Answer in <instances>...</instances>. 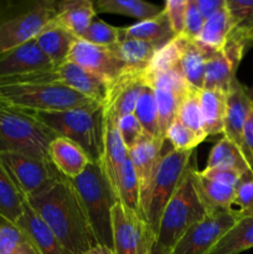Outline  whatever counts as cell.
<instances>
[{
	"mask_svg": "<svg viewBox=\"0 0 253 254\" xmlns=\"http://www.w3.org/2000/svg\"><path fill=\"white\" fill-rule=\"evenodd\" d=\"M198 94L203 130L206 135L223 133L227 109V92L220 89H200Z\"/></svg>",
	"mask_w": 253,
	"mask_h": 254,
	"instance_id": "83f0119b",
	"label": "cell"
},
{
	"mask_svg": "<svg viewBox=\"0 0 253 254\" xmlns=\"http://www.w3.org/2000/svg\"><path fill=\"white\" fill-rule=\"evenodd\" d=\"M56 7V0H0V55L36 39Z\"/></svg>",
	"mask_w": 253,
	"mask_h": 254,
	"instance_id": "3957f363",
	"label": "cell"
},
{
	"mask_svg": "<svg viewBox=\"0 0 253 254\" xmlns=\"http://www.w3.org/2000/svg\"><path fill=\"white\" fill-rule=\"evenodd\" d=\"M24 197L19 193L0 163V220L15 223L24 211Z\"/></svg>",
	"mask_w": 253,
	"mask_h": 254,
	"instance_id": "d590c367",
	"label": "cell"
},
{
	"mask_svg": "<svg viewBox=\"0 0 253 254\" xmlns=\"http://www.w3.org/2000/svg\"><path fill=\"white\" fill-rule=\"evenodd\" d=\"M252 106L253 103L247 94V87L243 86L237 78L233 79L227 92V109H226L223 136L233 141L242 150L245 156L243 128Z\"/></svg>",
	"mask_w": 253,
	"mask_h": 254,
	"instance_id": "ac0fdd59",
	"label": "cell"
},
{
	"mask_svg": "<svg viewBox=\"0 0 253 254\" xmlns=\"http://www.w3.org/2000/svg\"><path fill=\"white\" fill-rule=\"evenodd\" d=\"M117 124H118L119 133H121L126 149L133 145L143 134H145L134 113L117 119Z\"/></svg>",
	"mask_w": 253,
	"mask_h": 254,
	"instance_id": "f6af8a7d",
	"label": "cell"
},
{
	"mask_svg": "<svg viewBox=\"0 0 253 254\" xmlns=\"http://www.w3.org/2000/svg\"><path fill=\"white\" fill-rule=\"evenodd\" d=\"M134 114H135L136 119L139 121L146 135L165 141L160 131L159 112L158 106H156L155 94H154L153 87L148 82H146L143 91H141L138 103H136L135 109H134Z\"/></svg>",
	"mask_w": 253,
	"mask_h": 254,
	"instance_id": "e575fe53",
	"label": "cell"
},
{
	"mask_svg": "<svg viewBox=\"0 0 253 254\" xmlns=\"http://www.w3.org/2000/svg\"><path fill=\"white\" fill-rule=\"evenodd\" d=\"M247 94H248V97H250L251 102L253 103V86L251 87V88H247Z\"/></svg>",
	"mask_w": 253,
	"mask_h": 254,
	"instance_id": "816d5d0a",
	"label": "cell"
},
{
	"mask_svg": "<svg viewBox=\"0 0 253 254\" xmlns=\"http://www.w3.org/2000/svg\"><path fill=\"white\" fill-rule=\"evenodd\" d=\"M66 61H71L87 71L97 74L109 84L124 73V66L112 47L96 46L77 39L72 45Z\"/></svg>",
	"mask_w": 253,
	"mask_h": 254,
	"instance_id": "4fadbf2b",
	"label": "cell"
},
{
	"mask_svg": "<svg viewBox=\"0 0 253 254\" xmlns=\"http://www.w3.org/2000/svg\"><path fill=\"white\" fill-rule=\"evenodd\" d=\"M77 40L76 36L62 29L59 25L50 22L35 39L45 56L51 61L54 67L63 64L68 57L72 45Z\"/></svg>",
	"mask_w": 253,
	"mask_h": 254,
	"instance_id": "484cf974",
	"label": "cell"
},
{
	"mask_svg": "<svg viewBox=\"0 0 253 254\" xmlns=\"http://www.w3.org/2000/svg\"><path fill=\"white\" fill-rule=\"evenodd\" d=\"M57 136L74 141L86 150L93 161L102 154L103 104L92 103L78 108L60 112L30 113Z\"/></svg>",
	"mask_w": 253,
	"mask_h": 254,
	"instance_id": "5b68a950",
	"label": "cell"
},
{
	"mask_svg": "<svg viewBox=\"0 0 253 254\" xmlns=\"http://www.w3.org/2000/svg\"><path fill=\"white\" fill-rule=\"evenodd\" d=\"M243 145H245L246 158L253 166V106L243 128Z\"/></svg>",
	"mask_w": 253,
	"mask_h": 254,
	"instance_id": "7dc6e473",
	"label": "cell"
},
{
	"mask_svg": "<svg viewBox=\"0 0 253 254\" xmlns=\"http://www.w3.org/2000/svg\"><path fill=\"white\" fill-rule=\"evenodd\" d=\"M232 20L227 44L246 54L253 45V0H226Z\"/></svg>",
	"mask_w": 253,
	"mask_h": 254,
	"instance_id": "d4e9b609",
	"label": "cell"
},
{
	"mask_svg": "<svg viewBox=\"0 0 253 254\" xmlns=\"http://www.w3.org/2000/svg\"><path fill=\"white\" fill-rule=\"evenodd\" d=\"M193 184L198 196L208 213L221 210H232L235 202L236 188L210 180L193 169Z\"/></svg>",
	"mask_w": 253,
	"mask_h": 254,
	"instance_id": "4316f807",
	"label": "cell"
},
{
	"mask_svg": "<svg viewBox=\"0 0 253 254\" xmlns=\"http://www.w3.org/2000/svg\"><path fill=\"white\" fill-rule=\"evenodd\" d=\"M180 45V67L184 77L192 88L202 89L206 64L215 51L196 40L176 37Z\"/></svg>",
	"mask_w": 253,
	"mask_h": 254,
	"instance_id": "603a6c76",
	"label": "cell"
},
{
	"mask_svg": "<svg viewBox=\"0 0 253 254\" xmlns=\"http://www.w3.org/2000/svg\"><path fill=\"white\" fill-rule=\"evenodd\" d=\"M71 181L86 211L97 243L113 250L111 212L119 201L99 161H92L83 174Z\"/></svg>",
	"mask_w": 253,
	"mask_h": 254,
	"instance_id": "277c9868",
	"label": "cell"
},
{
	"mask_svg": "<svg viewBox=\"0 0 253 254\" xmlns=\"http://www.w3.org/2000/svg\"><path fill=\"white\" fill-rule=\"evenodd\" d=\"M238 64L223 50L215 51L206 64L202 89H220L228 92L236 77Z\"/></svg>",
	"mask_w": 253,
	"mask_h": 254,
	"instance_id": "f546056e",
	"label": "cell"
},
{
	"mask_svg": "<svg viewBox=\"0 0 253 254\" xmlns=\"http://www.w3.org/2000/svg\"><path fill=\"white\" fill-rule=\"evenodd\" d=\"M51 68H54V64L40 50L35 40L0 55V79L14 78Z\"/></svg>",
	"mask_w": 253,
	"mask_h": 254,
	"instance_id": "e0dca14e",
	"label": "cell"
},
{
	"mask_svg": "<svg viewBox=\"0 0 253 254\" xmlns=\"http://www.w3.org/2000/svg\"><path fill=\"white\" fill-rule=\"evenodd\" d=\"M56 136L30 113L0 104V153L15 151L49 159V145Z\"/></svg>",
	"mask_w": 253,
	"mask_h": 254,
	"instance_id": "52a82bcc",
	"label": "cell"
},
{
	"mask_svg": "<svg viewBox=\"0 0 253 254\" xmlns=\"http://www.w3.org/2000/svg\"><path fill=\"white\" fill-rule=\"evenodd\" d=\"M233 169L246 175L253 171V166L248 163L245 154L233 141L223 136L211 149L205 169Z\"/></svg>",
	"mask_w": 253,
	"mask_h": 254,
	"instance_id": "4dcf8cb0",
	"label": "cell"
},
{
	"mask_svg": "<svg viewBox=\"0 0 253 254\" xmlns=\"http://www.w3.org/2000/svg\"><path fill=\"white\" fill-rule=\"evenodd\" d=\"M47 155L57 171L69 180L78 178L93 161L81 145L63 136H56L50 143Z\"/></svg>",
	"mask_w": 253,
	"mask_h": 254,
	"instance_id": "44dd1931",
	"label": "cell"
},
{
	"mask_svg": "<svg viewBox=\"0 0 253 254\" xmlns=\"http://www.w3.org/2000/svg\"><path fill=\"white\" fill-rule=\"evenodd\" d=\"M15 226L21 231L35 254H71L34 212L26 201L24 202L22 215Z\"/></svg>",
	"mask_w": 253,
	"mask_h": 254,
	"instance_id": "ffe728a7",
	"label": "cell"
},
{
	"mask_svg": "<svg viewBox=\"0 0 253 254\" xmlns=\"http://www.w3.org/2000/svg\"><path fill=\"white\" fill-rule=\"evenodd\" d=\"M112 240L116 254H151L156 233L148 221L123 203L117 202L111 212Z\"/></svg>",
	"mask_w": 253,
	"mask_h": 254,
	"instance_id": "30bf717a",
	"label": "cell"
},
{
	"mask_svg": "<svg viewBox=\"0 0 253 254\" xmlns=\"http://www.w3.org/2000/svg\"><path fill=\"white\" fill-rule=\"evenodd\" d=\"M0 163L24 200L36 196L61 176L49 159L15 151H1Z\"/></svg>",
	"mask_w": 253,
	"mask_h": 254,
	"instance_id": "9c48e42d",
	"label": "cell"
},
{
	"mask_svg": "<svg viewBox=\"0 0 253 254\" xmlns=\"http://www.w3.org/2000/svg\"><path fill=\"white\" fill-rule=\"evenodd\" d=\"M26 201L71 254H83L97 245L79 196L69 179L60 176Z\"/></svg>",
	"mask_w": 253,
	"mask_h": 254,
	"instance_id": "6da1fadb",
	"label": "cell"
},
{
	"mask_svg": "<svg viewBox=\"0 0 253 254\" xmlns=\"http://www.w3.org/2000/svg\"><path fill=\"white\" fill-rule=\"evenodd\" d=\"M200 173L201 175L210 179V180L217 181V183L225 184V185L232 186V188H237L238 184H240V181L243 178V174H241L237 170H233V169H203Z\"/></svg>",
	"mask_w": 253,
	"mask_h": 254,
	"instance_id": "bcb514c9",
	"label": "cell"
},
{
	"mask_svg": "<svg viewBox=\"0 0 253 254\" xmlns=\"http://www.w3.org/2000/svg\"><path fill=\"white\" fill-rule=\"evenodd\" d=\"M96 14L94 2L91 0H63L57 1L56 14L51 21L79 39L96 19Z\"/></svg>",
	"mask_w": 253,
	"mask_h": 254,
	"instance_id": "7402d4cb",
	"label": "cell"
},
{
	"mask_svg": "<svg viewBox=\"0 0 253 254\" xmlns=\"http://www.w3.org/2000/svg\"><path fill=\"white\" fill-rule=\"evenodd\" d=\"M146 82L151 84L159 112V124L163 138L169 126L176 118L178 108L184 97L192 89L181 72V67L146 69ZM195 89V88H193Z\"/></svg>",
	"mask_w": 253,
	"mask_h": 254,
	"instance_id": "8fae6325",
	"label": "cell"
},
{
	"mask_svg": "<svg viewBox=\"0 0 253 254\" xmlns=\"http://www.w3.org/2000/svg\"><path fill=\"white\" fill-rule=\"evenodd\" d=\"M50 81L52 83L63 84L101 104L104 103L108 96V82L71 61H64L54 67L50 71Z\"/></svg>",
	"mask_w": 253,
	"mask_h": 254,
	"instance_id": "9a60e30c",
	"label": "cell"
},
{
	"mask_svg": "<svg viewBox=\"0 0 253 254\" xmlns=\"http://www.w3.org/2000/svg\"><path fill=\"white\" fill-rule=\"evenodd\" d=\"M165 141L151 138L143 134L135 143L128 148V156L135 170L140 189V208L145 200L151 183L158 171L159 164L163 158V148ZM141 212V211H140Z\"/></svg>",
	"mask_w": 253,
	"mask_h": 254,
	"instance_id": "2e32d148",
	"label": "cell"
},
{
	"mask_svg": "<svg viewBox=\"0 0 253 254\" xmlns=\"http://www.w3.org/2000/svg\"><path fill=\"white\" fill-rule=\"evenodd\" d=\"M205 140L192 130L184 126L178 119H174L165 133V141H169L173 149L180 151H193L196 146Z\"/></svg>",
	"mask_w": 253,
	"mask_h": 254,
	"instance_id": "60d3db41",
	"label": "cell"
},
{
	"mask_svg": "<svg viewBox=\"0 0 253 254\" xmlns=\"http://www.w3.org/2000/svg\"><path fill=\"white\" fill-rule=\"evenodd\" d=\"M83 254H116V253H114V251L112 250V248L107 247V246H103V245H98V243H97L96 246H93L91 250H88Z\"/></svg>",
	"mask_w": 253,
	"mask_h": 254,
	"instance_id": "681fc988",
	"label": "cell"
},
{
	"mask_svg": "<svg viewBox=\"0 0 253 254\" xmlns=\"http://www.w3.org/2000/svg\"><path fill=\"white\" fill-rule=\"evenodd\" d=\"M151 254H171V251L169 250V248L164 247V246L159 245V243L156 242L153 248V253Z\"/></svg>",
	"mask_w": 253,
	"mask_h": 254,
	"instance_id": "f907efd6",
	"label": "cell"
},
{
	"mask_svg": "<svg viewBox=\"0 0 253 254\" xmlns=\"http://www.w3.org/2000/svg\"><path fill=\"white\" fill-rule=\"evenodd\" d=\"M163 46L164 45L136 39H121L112 49L123 64L124 72L141 73L148 69L158 50Z\"/></svg>",
	"mask_w": 253,
	"mask_h": 254,
	"instance_id": "cb8c5ba5",
	"label": "cell"
},
{
	"mask_svg": "<svg viewBox=\"0 0 253 254\" xmlns=\"http://www.w3.org/2000/svg\"><path fill=\"white\" fill-rule=\"evenodd\" d=\"M188 2L189 0H168L163 7L175 37L180 36L184 30Z\"/></svg>",
	"mask_w": 253,
	"mask_h": 254,
	"instance_id": "7bdbcfd3",
	"label": "cell"
},
{
	"mask_svg": "<svg viewBox=\"0 0 253 254\" xmlns=\"http://www.w3.org/2000/svg\"><path fill=\"white\" fill-rule=\"evenodd\" d=\"M119 30L121 27L112 26L101 19H94L79 39L96 46L112 47L121 40Z\"/></svg>",
	"mask_w": 253,
	"mask_h": 254,
	"instance_id": "ab89813d",
	"label": "cell"
},
{
	"mask_svg": "<svg viewBox=\"0 0 253 254\" xmlns=\"http://www.w3.org/2000/svg\"><path fill=\"white\" fill-rule=\"evenodd\" d=\"M44 72L0 79V104L35 113L67 111L98 103L63 84L44 81Z\"/></svg>",
	"mask_w": 253,
	"mask_h": 254,
	"instance_id": "7a4b0ae2",
	"label": "cell"
},
{
	"mask_svg": "<svg viewBox=\"0 0 253 254\" xmlns=\"http://www.w3.org/2000/svg\"><path fill=\"white\" fill-rule=\"evenodd\" d=\"M145 84V72L141 73L124 72L109 84L108 96L103 104L113 109L117 119L128 114H133Z\"/></svg>",
	"mask_w": 253,
	"mask_h": 254,
	"instance_id": "d6986e66",
	"label": "cell"
},
{
	"mask_svg": "<svg viewBox=\"0 0 253 254\" xmlns=\"http://www.w3.org/2000/svg\"><path fill=\"white\" fill-rule=\"evenodd\" d=\"M200 91L198 89H191L184 99L181 101L180 106L176 113V119L188 127L190 130L196 133L202 138H207L202 124V114H201L200 107Z\"/></svg>",
	"mask_w": 253,
	"mask_h": 254,
	"instance_id": "74e56055",
	"label": "cell"
},
{
	"mask_svg": "<svg viewBox=\"0 0 253 254\" xmlns=\"http://www.w3.org/2000/svg\"><path fill=\"white\" fill-rule=\"evenodd\" d=\"M232 211L241 216L253 215V171L243 175L242 180L236 188Z\"/></svg>",
	"mask_w": 253,
	"mask_h": 254,
	"instance_id": "b9f144b4",
	"label": "cell"
},
{
	"mask_svg": "<svg viewBox=\"0 0 253 254\" xmlns=\"http://www.w3.org/2000/svg\"><path fill=\"white\" fill-rule=\"evenodd\" d=\"M96 12L118 14L134 17L139 21L151 19L161 11V7L144 0H98L94 2Z\"/></svg>",
	"mask_w": 253,
	"mask_h": 254,
	"instance_id": "836d02e7",
	"label": "cell"
},
{
	"mask_svg": "<svg viewBox=\"0 0 253 254\" xmlns=\"http://www.w3.org/2000/svg\"><path fill=\"white\" fill-rule=\"evenodd\" d=\"M195 1L205 21L226 5V0H195Z\"/></svg>",
	"mask_w": 253,
	"mask_h": 254,
	"instance_id": "c3c4849f",
	"label": "cell"
},
{
	"mask_svg": "<svg viewBox=\"0 0 253 254\" xmlns=\"http://www.w3.org/2000/svg\"><path fill=\"white\" fill-rule=\"evenodd\" d=\"M193 169L190 163L183 181L169 200L161 215L156 242L173 250L192 226L208 215L193 184Z\"/></svg>",
	"mask_w": 253,
	"mask_h": 254,
	"instance_id": "8992f818",
	"label": "cell"
},
{
	"mask_svg": "<svg viewBox=\"0 0 253 254\" xmlns=\"http://www.w3.org/2000/svg\"><path fill=\"white\" fill-rule=\"evenodd\" d=\"M119 35L121 39H136L160 45L168 44L175 37L164 10L151 19L138 21L130 26L121 27Z\"/></svg>",
	"mask_w": 253,
	"mask_h": 254,
	"instance_id": "f1b7e54d",
	"label": "cell"
},
{
	"mask_svg": "<svg viewBox=\"0 0 253 254\" xmlns=\"http://www.w3.org/2000/svg\"><path fill=\"white\" fill-rule=\"evenodd\" d=\"M0 254H35L21 231L0 220Z\"/></svg>",
	"mask_w": 253,
	"mask_h": 254,
	"instance_id": "f35d334b",
	"label": "cell"
},
{
	"mask_svg": "<svg viewBox=\"0 0 253 254\" xmlns=\"http://www.w3.org/2000/svg\"><path fill=\"white\" fill-rule=\"evenodd\" d=\"M126 158H128V149L119 133L116 114L111 107L103 104L102 154L98 161L114 192L117 190L121 168Z\"/></svg>",
	"mask_w": 253,
	"mask_h": 254,
	"instance_id": "5bb4252c",
	"label": "cell"
},
{
	"mask_svg": "<svg viewBox=\"0 0 253 254\" xmlns=\"http://www.w3.org/2000/svg\"><path fill=\"white\" fill-rule=\"evenodd\" d=\"M231 30H232V20L227 5H225L220 11L206 20L200 36L196 41L213 51H221L227 44Z\"/></svg>",
	"mask_w": 253,
	"mask_h": 254,
	"instance_id": "d6a6232c",
	"label": "cell"
},
{
	"mask_svg": "<svg viewBox=\"0 0 253 254\" xmlns=\"http://www.w3.org/2000/svg\"><path fill=\"white\" fill-rule=\"evenodd\" d=\"M253 248V215L242 216L208 254H240Z\"/></svg>",
	"mask_w": 253,
	"mask_h": 254,
	"instance_id": "1f68e13d",
	"label": "cell"
},
{
	"mask_svg": "<svg viewBox=\"0 0 253 254\" xmlns=\"http://www.w3.org/2000/svg\"><path fill=\"white\" fill-rule=\"evenodd\" d=\"M203 24H205V20H203L197 5H196V1L195 0H189L184 30L179 37L185 40H197Z\"/></svg>",
	"mask_w": 253,
	"mask_h": 254,
	"instance_id": "ee69618b",
	"label": "cell"
},
{
	"mask_svg": "<svg viewBox=\"0 0 253 254\" xmlns=\"http://www.w3.org/2000/svg\"><path fill=\"white\" fill-rule=\"evenodd\" d=\"M241 217L242 216L232 210L208 213L180 238L170 250L171 254H208Z\"/></svg>",
	"mask_w": 253,
	"mask_h": 254,
	"instance_id": "7c38bea8",
	"label": "cell"
},
{
	"mask_svg": "<svg viewBox=\"0 0 253 254\" xmlns=\"http://www.w3.org/2000/svg\"><path fill=\"white\" fill-rule=\"evenodd\" d=\"M192 155L193 151L170 149L161 158L155 178L140 208L141 216L148 221L156 236L164 208L183 181Z\"/></svg>",
	"mask_w": 253,
	"mask_h": 254,
	"instance_id": "ba28073f",
	"label": "cell"
},
{
	"mask_svg": "<svg viewBox=\"0 0 253 254\" xmlns=\"http://www.w3.org/2000/svg\"><path fill=\"white\" fill-rule=\"evenodd\" d=\"M116 193L119 202L141 215L139 181L129 156L124 160L123 165L121 168Z\"/></svg>",
	"mask_w": 253,
	"mask_h": 254,
	"instance_id": "8d00e7d4",
	"label": "cell"
}]
</instances>
